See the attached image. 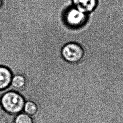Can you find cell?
Here are the masks:
<instances>
[{
	"label": "cell",
	"instance_id": "cell-3",
	"mask_svg": "<svg viewBox=\"0 0 123 123\" xmlns=\"http://www.w3.org/2000/svg\"><path fill=\"white\" fill-rule=\"evenodd\" d=\"M62 54L66 61L76 63L83 57L84 50L78 44L75 42H70L65 44L62 49Z\"/></svg>",
	"mask_w": 123,
	"mask_h": 123
},
{
	"label": "cell",
	"instance_id": "cell-4",
	"mask_svg": "<svg viewBox=\"0 0 123 123\" xmlns=\"http://www.w3.org/2000/svg\"><path fill=\"white\" fill-rule=\"evenodd\" d=\"M73 5L80 11L86 13L93 11L97 6V0H72Z\"/></svg>",
	"mask_w": 123,
	"mask_h": 123
},
{
	"label": "cell",
	"instance_id": "cell-7",
	"mask_svg": "<svg viewBox=\"0 0 123 123\" xmlns=\"http://www.w3.org/2000/svg\"><path fill=\"white\" fill-rule=\"evenodd\" d=\"M25 111L28 114L33 115L36 113L37 111V106L33 101H28L25 104Z\"/></svg>",
	"mask_w": 123,
	"mask_h": 123
},
{
	"label": "cell",
	"instance_id": "cell-9",
	"mask_svg": "<svg viewBox=\"0 0 123 123\" xmlns=\"http://www.w3.org/2000/svg\"><path fill=\"white\" fill-rule=\"evenodd\" d=\"M2 4V0H0V7Z\"/></svg>",
	"mask_w": 123,
	"mask_h": 123
},
{
	"label": "cell",
	"instance_id": "cell-1",
	"mask_svg": "<svg viewBox=\"0 0 123 123\" xmlns=\"http://www.w3.org/2000/svg\"><path fill=\"white\" fill-rule=\"evenodd\" d=\"M1 103L3 108L8 112L17 113L22 110L25 100L19 93L14 91H9L1 97Z\"/></svg>",
	"mask_w": 123,
	"mask_h": 123
},
{
	"label": "cell",
	"instance_id": "cell-2",
	"mask_svg": "<svg viewBox=\"0 0 123 123\" xmlns=\"http://www.w3.org/2000/svg\"><path fill=\"white\" fill-rule=\"evenodd\" d=\"M63 19L68 26L72 29H77L85 24L87 17L86 13L72 5L64 12Z\"/></svg>",
	"mask_w": 123,
	"mask_h": 123
},
{
	"label": "cell",
	"instance_id": "cell-6",
	"mask_svg": "<svg viewBox=\"0 0 123 123\" xmlns=\"http://www.w3.org/2000/svg\"><path fill=\"white\" fill-rule=\"evenodd\" d=\"M25 84V78L20 75H16L13 76L11 85L16 88L23 87Z\"/></svg>",
	"mask_w": 123,
	"mask_h": 123
},
{
	"label": "cell",
	"instance_id": "cell-8",
	"mask_svg": "<svg viewBox=\"0 0 123 123\" xmlns=\"http://www.w3.org/2000/svg\"><path fill=\"white\" fill-rule=\"evenodd\" d=\"M15 123H33L32 119L27 115L21 114L17 116Z\"/></svg>",
	"mask_w": 123,
	"mask_h": 123
},
{
	"label": "cell",
	"instance_id": "cell-5",
	"mask_svg": "<svg viewBox=\"0 0 123 123\" xmlns=\"http://www.w3.org/2000/svg\"><path fill=\"white\" fill-rule=\"evenodd\" d=\"M12 77L9 69L0 66V90L8 87L11 85Z\"/></svg>",
	"mask_w": 123,
	"mask_h": 123
}]
</instances>
